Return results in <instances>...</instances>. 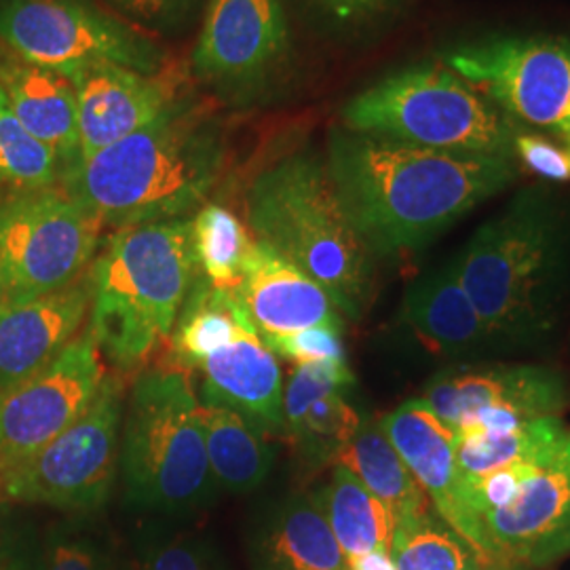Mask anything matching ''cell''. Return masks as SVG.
I'll return each mask as SVG.
<instances>
[{
	"mask_svg": "<svg viewBox=\"0 0 570 570\" xmlns=\"http://www.w3.org/2000/svg\"><path fill=\"white\" fill-rule=\"evenodd\" d=\"M119 468L127 501L138 510L190 518L214 501L220 489L188 372L159 367L138 376L122 412Z\"/></svg>",
	"mask_w": 570,
	"mask_h": 570,
	"instance_id": "6",
	"label": "cell"
},
{
	"mask_svg": "<svg viewBox=\"0 0 570 570\" xmlns=\"http://www.w3.org/2000/svg\"><path fill=\"white\" fill-rule=\"evenodd\" d=\"M68 79L75 87L79 119L75 161L94 157L183 102L178 81L161 72L142 75L115 63H98L70 72Z\"/></svg>",
	"mask_w": 570,
	"mask_h": 570,
	"instance_id": "16",
	"label": "cell"
},
{
	"mask_svg": "<svg viewBox=\"0 0 570 570\" xmlns=\"http://www.w3.org/2000/svg\"><path fill=\"white\" fill-rule=\"evenodd\" d=\"M442 61L520 127L556 136L569 119V39L492 37L454 47Z\"/></svg>",
	"mask_w": 570,
	"mask_h": 570,
	"instance_id": "11",
	"label": "cell"
},
{
	"mask_svg": "<svg viewBox=\"0 0 570 570\" xmlns=\"http://www.w3.org/2000/svg\"><path fill=\"white\" fill-rule=\"evenodd\" d=\"M381 428L414 480L425 490L438 515L459 537L469 541V527L461 505L456 501V433L438 419L421 400L389 412L381 419Z\"/></svg>",
	"mask_w": 570,
	"mask_h": 570,
	"instance_id": "22",
	"label": "cell"
},
{
	"mask_svg": "<svg viewBox=\"0 0 570 570\" xmlns=\"http://www.w3.org/2000/svg\"><path fill=\"white\" fill-rule=\"evenodd\" d=\"M102 228L60 184L2 193L0 266L11 305L82 277L98 256Z\"/></svg>",
	"mask_w": 570,
	"mask_h": 570,
	"instance_id": "8",
	"label": "cell"
},
{
	"mask_svg": "<svg viewBox=\"0 0 570 570\" xmlns=\"http://www.w3.org/2000/svg\"><path fill=\"white\" fill-rule=\"evenodd\" d=\"M452 429L510 431L522 423L558 416L569 406V385L546 366H452L429 381L419 397Z\"/></svg>",
	"mask_w": 570,
	"mask_h": 570,
	"instance_id": "13",
	"label": "cell"
},
{
	"mask_svg": "<svg viewBox=\"0 0 570 570\" xmlns=\"http://www.w3.org/2000/svg\"><path fill=\"white\" fill-rule=\"evenodd\" d=\"M102 353L87 327L37 374L0 389V475L70 428L102 387Z\"/></svg>",
	"mask_w": 570,
	"mask_h": 570,
	"instance_id": "12",
	"label": "cell"
},
{
	"mask_svg": "<svg viewBox=\"0 0 570 570\" xmlns=\"http://www.w3.org/2000/svg\"><path fill=\"white\" fill-rule=\"evenodd\" d=\"M357 134L463 155L511 157L520 125L442 60L395 70L345 104Z\"/></svg>",
	"mask_w": 570,
	"mask_h": 570,
	"instance_id": "7",
	"label": "cell"
},
{
	"mask_svg": "<svg viewBox=\"0 0 570 570\" xmlns=\"http://www.w3.org/2000/svg\"><path fill=\"white\" fill-rule=\"evenodd\" d=\"M0 41L63 77L98 63L157 75L165 63L157 42L89 0H0Z\"/></svg>",
	"mask_w": 570,
	"mask_h": 570,
	"instance_id": "10",
	"label": "cell"
},
{
	"mask_svg": "<svg viewBox=\"0 0 570 570\" xmlns=\"http://www.w3.org/2000/svg\"><path fill=\"white\" fill-rule=\"evenodd\" d=\"M9 305H11V301H9V287H7L4 275H2V266H0V313Z\"/></svg>",
	"mask_w": 570,
	"mask_h": 570,
	"instance_id": "40",
	"label": "cell"
},
{
	"mask_svg": "<svg viewBox=\"0 0 570 570\" xmlns=\"http://www.w3.org/2000/svg\"><path fill=\"white\" fill-rule=\"evenodd\" d=\"M121 13L146 26L176 23L197 0H108Z\"/></svg>",
	"mask_w": 570,
	"mask_h": 570,
	"instance_id": "37",
	"label": "cell"
},
{
	"mask_svg": "<svg viewBox=\"0 0 570 570\" xmlns=\"http://www.w3.org/2000/svg\"><path fill=\"white\" fill-rule=\"evenodd\" d=\"M313 497L346 560L374 551L391 556L395 520L348 469L334 465L330 482Z\"/></svg>",
	"mask_w": 570,
	"mask_h": 570,
	"instance_id": "27",
	"label": "cell"
},
{
	"mask_svg": "<svg viewBox=\"0 0 570 570\" xmlns=\"http://www.w3.org/2000/svg\"><path fill=\"white\" fill-rule=\"evenodd\" d=\"M513 159L550 183H570V148L556 136L522 129L513 140Z\"/></svg>",
	"mask_w": 570,
	"mask_h": 570,
	"instance_id": "34",
	"label": "cell"
},
{
	"mask_svg": "<svg viewBox=\"0 0 570 570\" xmlns=\"http://www.w3.org/2000/svg\"><path fill=\"white\" fill-rule=\"evenodd\" d=\"M122 412V383L106 374L96 400L70 428L0 475V499L66 511L102 508L117 480Z\"/></svg>",
	"mask_w": 570,
	"mask_h": 570,
	"instance_id": "9",
	"label": "cell"
},
{
	"mask_svg": "<svg viewBox=\"0 0 570 570\" xmlns=\"http://www.w3.org/2000/svg\"><path fill=\"white\" fill-rule=\"evenodd\" d=\"M245 218L256 242L322 285L345 317L366 313L374 256L351 225L324 159L296 153L261 169L245 193Z\"/></svg>",
	"mask_w": 570,
	"mask_h": 570,
	"instance_id": "4",
	"label": "cell"
},
{
	"mask_svg": "<svg viewBox=\"0 0 570 570\" xmlns=\"http://www.w3.org/2000/svg\"><path fill=\"white\" fill-rule=\"evenodd\" d=\"M487 570H522L518 564H492Z\"/></svg>",
	"mask_w": 570,
	"mask_h": 570,
	"instance_id": "42",
	"label": "cell"
},
{
	"mask_svg": "<svg viewBox=\"0 0 570 570\" xmlns=\"http://www.w3.org/2000/svg\"><path fill=\"white\" fill-rule=\"evenodd\" d=\"M336 465L348 469L393 515L395 524L429 511V497L389 442L381 423L362 421Z\"/></svg>",
	"mask_w": 570,
	"mask_h": 570,
	"instance_id": "26",
	"label": "cell"
},
{
	"mask_svg": "<svg viewBox=\"0 0 570 570\" xmlns=\"http://www.w3.org/2000/svg\"><path fill=\"white\" fill-rule=\"evenodd\" d=\"M89 313V273L51 294L7 306L0 313V389L20 383L56 360L77 338Z\"/></svg>",
	"mask_w": 570,
	"mask_h": 570,
	"instance_id": "19",
	"label": "cell"
},
{
	"mask_svg": "<svg viewBox=\"0 0 570 570\" xmlns=\"http://www.w3.org/2000/svg\"><path fill=\"white\" fill-rule=\"evenodd\" d=\"M497 348L532 346L556 327L569 228L541 188H524L452 258Z\"/></svg>",
	"mask_w": 570,
	"mask_h": 570,
	"instance_id": "3",
	"label": "cell"
},
{
	"mask_svg": "<svg viewBox=\"0 0 570 570\" xmlns=\"http://www.w3.org/2000/svg\"><path fill=\"white\" fill-rule=\"evenodd\" d=\"M289 56L284 0H209L193 51V70L223 94H249Z\"/></svg>",
	"mask_w": 570,
	"mask_h": 570,
	"instance_id": "14",
	"label": "cell"
},
{
	"mask_svg": "<svg viewBox=\"0 0 570 570\" xmlns=\"http://www.w3.org/2000/svg\"><path fill=\"white\" fill-rule=\"evenodd\" d=\"M245 550L252 570H351L315 497L303 492L261 510Z\"/></svg>",
	"mask_w": 570,
	"mask_h": 570,
	"instance_id": "21",
	"label": "cell"
},
{
	"mask_svg": "<svg viewBox=\"0 0 570 570\" xmlns=\"http://www.w3.org/2000/svg\"><path fill=\"white\" fill-rule=\"evenodd\" d=\"M199 275L207 284L235 292L242 284L254 239L244 223L223 205L209 204L190 220Z\"/></svg>",
	"mask_w": 570,
	"mask_h": 570,
	"instance_id": "29",
	"label": "cell"
},
{
	"mask_svg": "<svg viewBox=\"0 0 570 570\" xmlns=\"http://www.w3.org/2000/svg\"><path fill=\"white\" fill-rule=\"evenodd\" d=\"M343 330L330 326L306 327L294 334L285 336H271L263 338L275 357L301 362H326L336 360L345 362L346 353L343 345Z\"/></svg>",
	"mask_w": 570,
	"mask_h": 570,
	"instance_id": "35",
	"label": "cell"
},
{
	"mask_svg": "<svg viewBox=\"0 0 570 570\" xmlns=\"http://www.w3.org/2000/svg\"><path fill=\"white\" fill-rule=\"evenodd\" d=\"M223 125L178 102L140 131L68 165L60 186L102 226L186 218L223 178Z\"/></svg>",
	"mask_w": 570,
	"mask_h": 570,
	"instance_id": "2",
	"label": "cell"
},
{
	"mask_svg": "<svg viewBox=\"0 0 570 570\" xmlns=\"http://www.w3.org/2000/svg\"><path fill=\"white\" fill-rule=\"evenodd\" d=\"M326 167L372 256H400L440 237L518 178L511 157L463 155L336 127Z\"/></svg>",
	"mask_w": 570,
	"mask_h": 570,
	"instance_id": "1",
	"label": "cell"
},
{
	"mask_svg": "<svg viewBox=\"0 0 570 570\" xmlns=\"http://www.w3.org/2000/svg\"><path fill=\"white\" fill-rule=\"evenodd\" d=\"M326 13L338 21H362L387 9L391 0H315Z\"/></svg>",
	"mask_w": 570,
	"mask_h": 570,
	"instance_id": "38",
	"label": "cell"
},
{
	"mask_svg": "<svg viewBox=\"0 0 570 570\" xmlns=\"http://www.w3.org/2000/svg\"><path fill=\"white\" fill-rule=\"evenodd\" d=\"M391 560L397 570H487L468 541L431 511L395 524Z\"/></svg>",
	"mask_w": 570,
	"mask_h": 570,
	"instance_id": "30",
	"label": "cell"
},
{
	"mask_svg": "<svg viewBox=\"0 0 570 570\" xmlns=\"http://www.w3.org/2000/svg\"><path fill=\"white\" fill-rule=\"evenodd\" d=\"M353 385L346 360L301 362L292 370L284 387L282 431L308 465L336 463L362 425L364 419L348 402Z\"/></svg>",
	"mask_w": 570,
	"mask_h": 570,
	"instance_id": "17",
	"label": "cell"
},
{
	"mask_svg": "<svg viewBox=\"0 0 570 570\" xmlns=\"http://www.w3.org/2000/svg\"><path fill=\"white\" fill-rule=\"evenodd\" d=\"M0 89L21 125L60 159L61 171L77 159V96L68 77L21 58L0 41Z\"/></svg>",
	"mask_w": 570,
	"mask_h": 570,
	"instance_id": "23",
	"label": "cell"
},
{
	"mask_svg": "<svg viewBox=\"0 0 570 570\" xmlns=\"http://www.w3.org/2000/svg\"><path fill=\"white\" fill-rule=\"evenodd\" d=\"M199 416L205 450L218 489L230 494H249L258 489L275 463V450L265 429L233 407L202 402Z\"/></svg>",
	"mask_w": 570,
	"mask_h": 570,
	"instance_id": "25",
	"label": "cell"
},
{
	"mask_svg": "<svg viewBox=\"0 0 570 570\" xmlns=\"http://www.w3.org/2000/svg\"><path fill=\"white\" fill-rule=\"evenodd\" d=\"M567 431L558 416L532 419L510 431L454 429L459 478H478L518 461L546 463Z\"/></svg>",
	"mask_w": 570,
	"mask_h": 570,
	"instance_id": "28",
	"label": "cell"
},
{
	"mask_svg": "<svg viewBox=\"0 0 570 570\" xmlns=\"http://www.w3.org/2000/svg\"><path fill=\"white\" fill-rule=\"evenodd\" d=\"M235 296L261 338L315 326L343 330V313L326 289L261 242L252 245Z\"/></svg>",
	"mask_w": 570,
	"mask_h": 570,
	"instance_id": "18",
	"label": "cell"
},
{
	"mask_svg": "<svg viewBox=\"0 0 570 570\" xmlns=\"http://www.w3.org/2000/svg\"><path fill=\"white\" fill-rule=\"evenodd\" d=\"M195 372L204 376L202 402L233 407L263 429L282 431L284 374L252 324L212 351Z\"/></svg>",
	"mask_w": 570,
	"mask_h": 570,
	"instance_id": "20",
	"label": "cell"
},
{
	"mask_svg": "<svg viewBox=\"0 0 570 570\" xmlns=\"http://www.w3.org/2000/svg\"><path fill=\"white\" fill-rule=\"evenodd\" d=\"M45 570H112L110 539L91 518L56 522L42 539Z\"/></svg>",
	"mask_w": 570,
	"mask_h": 570,
	"instance_id": "33",
	"label": "cell"
},
{
	"mask_svg": "<svg viewBox=\"0 0 570 570\" xmlns=\"http://www.w3.org/2000/svg\"><path fill=\"white\" fill-rule=\"evenodd\" d=\"M134 550L138 570H230L212 537L167 522L144 524Z\"/></svg>",
	"mask_w": 570,
	"mask_h": 570,
	"instance_id": "32",
	"label": "cell"
},
{
	"mask_svg": "<svg viewBox=\"0 0 570 570\" xmlns=\"http://www.w3.org/2000/svg\"><path fill=\"white\" fill-rule=\"evenodd\" d=\"M60 178V159L21 125L0 89V186L32 190L58 186Z\"/></svg>",
	"mask_w": 570,
	"mask_h": 570,
	"instance_id": "31",
	"label": "cell"
},
{
	"mask_svg": "<svg viewBox=\"0 0 570 570\" xmlns=\"http://www.w3.org/2000/svg\"><path fill=\"white\" fill-rule=\"evenodd\" d=\"M94 341L112 364L138 367L169 341L199 277L188 218L122 226L89 266Z\"/></svg>",
	"mask_w": 570,
	"mask_h": 570,
	"instance_id": "5",
	"label": "cell"
},
{
	"mask_svg": "<svg viewBox=\"0 0 570 570\" xmlns=\"http://www.w3.org/2000/svg\"><path fill=\"white\" fill-rule=\"evenodd\" d=\"M492 564L546 567L570 553V431L508 508L482 518Z\"/></svg>",
	"mask_w": 570,
	"mask_h": 570,
	"instance_id": "15",
	"label": "cell"
},
{
	"mask_svg": "<svg viewBox=\"0 0 570 570\" xmlns=\"http://www.w3.org/2000/svg\"><path fill=\"white\" fill-rule=\"evenodd\" d=\"M0 570H45V548L30 527L0 530Z\"/></svg>",
	"mask_w": 570,
	"mask_h": 570,
	"instance_id": "36",
	"label": "cell"
},
{
	"mask_svg": "<svg viewBox=\"0 0 570 570\" xmlns=\"http://www.w3.org/2000/svg\"><path fill=\"white\" fill-rule=\"evenodd\" d=\"M402 315L412 334L438 355L463 357L497 348L454 261L429 271L407 287Z\"/></svg>",
	"mask_w": 570,
	"mask_h": 570,
	"instance_id": "24",
	"label": "cell"
},
{
	"mask_svg": "<svg viewBox=\"0 0 570 570\" xmlns=\"http://www.w3.org/2000/svg\"><path fill=\"white\" fill-rule=\"evenodd\" d=\"M348 569L351 570H397L391 556L389 553H381V551H374V553H366V556H360V558H353L348 560Z\"/></svg>",
	"mask_w": 570,
	"mask_h": 570,
	"instance_id": "39",
	"label": "cell"
},
{
	"mask_svg": "<svg viewBox=\"0 0 570 570\" xmlns=\"http://www.w3.org/2000/svg\"><path fill=\"white\" fill-rule=\"evenodd\" d=\"M556 138L558 140H562V142L567 144L570 148V115L567 121L562 122V127L558 129V134H556Z\"/></svg>",
	"mask_w": 570,
	"mask_h": 570,
	"instance_id": "41",
	"label": "cell"
}]
</instances>
